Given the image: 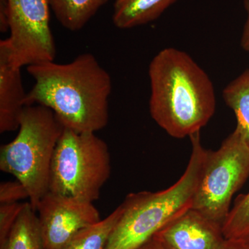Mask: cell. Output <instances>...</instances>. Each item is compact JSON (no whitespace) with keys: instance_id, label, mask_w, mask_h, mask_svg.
Masks as SVG:
<instances>
[{"instance_id":"obj_20","label":"cell","mask_w":249,"mask_h":249,"mask_svg":"<svg viewBox=\"0 0 249 249\" xmlns=\"http://www.w3.org/2000/svg\"><path fill=\"white\" fill-rule=\"evenodd\" d=\"M0 29L3 33H6L9 30V18L6 0H0Z\"/></svg>"},{"instance_id":"obj_17","label":"cell","mask_w":249,"mask_h":249,"mask_svg":"<svg viewBox=\"0 0 249 249\" xmlns=\"http://www.w3.org/2000/svg\"><path fill=\"white\" fill-rule=\"evenodd\" d=\"M26 203L0 204V245L9 235Z\"/></svg>"},{"instance_id":"obj_18","label":"cell","mask_w":249,"mask_h":249,"mask_svg":"<svg viewBox=\"0 0 249 249\" xmlns=\"http://www.w3.org/2000/svg\"><path fill=\"white\" fill-rule=\"evenodd\" d=\"M29 198L27 188L20 181H4L0 184V204H13Z\"/></svg>"},{"instance_id":"obj_16","label":"cell","mask_w":249,"mask_h":249,"mask_svg":"<svg viewBox=\"0 0 249 249\" xmlns=\"http://www.w3.org/2000/svg\"><path fill=\"white\" fill-rule=\"evenodd\" d=\"M226 240L249 244V192L237 196L222 225Z\"/></svg>"},{"instance_id":"obj_1","label":"cell","mask_w":249,"mask_h":249,"mask_svg":"<svg viewBox=\"0 0 249 249\" xmlns=\"http://www.w3.org/2000/svg\"><path fill=\"white\" fill-rule=\"evenodd\" d=\"M35 83L27 106L52 109L65 128L96 133L109 122L111 79L92 53L80 54L68 63L41 62L27 67Z\"/></svg>"},{"instance_id":"obj_5","label":"cell","mask_w":249,"mask_h":249,"mask_svg":"<svg viewBox=\"0 0 249 249\" xmlns=\"http://www.w3.org/2000/svg\"><path fill=\"white\" fill-rule=\"evenodd\" d=\"M110 173V154L103 139L64 129L52 160L49 191L93 203Z\"/></svg>"},{"instance_id":"obj_14","label":"cell","mask_w":249,"mask_h":249,"mask_svg":"<svg viewBox=\"0 0 249 249\" xmlns=\"http://www.w3.org/2000/svg\"><path fill=\"white\" fill-rule=\"evenodd\" d=\"M222 95L235 114V130L249 147V69L231 82L224 88Z\"/></svg>"},{"instance_id":"obj_4","label":"cell","mask_w":249,"mask_h":249,"mask_svg":"<svg viewBox=\"0 0 249 249\" xmlns=\"http://www.w3.org/2000/svg\"><path fill=\"white\" fill-rule=\"evenodd\" d=\"M64 129L52 109L40 105L27 106L16 138L0 149V170L25 186L35 211L49 191L52 160Z\"/></svg>"},{"instance_id":"obj_22","label":"cell","mask_w":249,"mask_h":249,"mask_svg":"<svg viewBox=\"0 0 249 249\" xmlns=\"http://www.w3.org/2000/svg\"><path fill=\"white\" fill-rule=\"evenodd\" d=\"M137 249H167L161 242L155 237H152L151 240L147 241L144 245L141 246Z\"/></svg>"},{"instance_id":"obj_19","label":"cell","mask_w":249,"mask_h":249,"mask_svg":"<svg viewBox=\"0 0 249 249\" xmlns=\"http://www.w3.org/2000/svg\"><path fill=\"white\" fill-rule=\"evenodd\" d=\"M244 6L247 13V19L241 37V46L244 50L249 52V0H244Z\"/></svg>"},{"instance_id":"obj_2","label":"cell","mask_w":249,"mask_h":249,"mask_svg":"<svg viewBox=\"0 0 249 249\" xmlns=\"http://www.w3.org/2000/svg\"><path fill=\"white\" fill-rule=\"evenodd\" d=\"M150 112L170 136L191 137L215 111V93L207 73L183 51L165 48L149 65Z\"/></svg>"},{"instance_id":"obj_15","label":"cell","mask_w":249,"mask_h":249,"mask_svg":"<svg viewBox=\"0 0 249 249\" xmlns=\"http://www.w3.org/2000/svg\"><path fill=\"white\" fill-rule=\"evenodd\" d=\"M122 211L121 204L107 217L78 232L62 249H106Z\"/></svg>"},{"instance_id":"obj_8","label":"cell","mask_w":249,"mask_h":249,"mask_svg":"<svg viewBox=\"0 0 249 249\" xmlns=\"http://www.w3.org/2000/svg\"><path fill=\"white\" fill-rule=\"evenodd\" d=\"M44 249H62L80 231L101 220L93 203L49 191L37 211Z\"/></svg>"},{"instance_id":"obj_12","label":"cell","mask_w":249,"mask_h":249,"mask_svg":"<svg viewBox=\"0 0 249 249\" xmlns=\"http://www.w3.org/2000/svg\"><path fill=\"white\" fill-rule=\"evenodd\" d=\"M30 203H26L0 249H44L38 217Z\"/></svg>"},{"instance_id":"obj_9","label":"cell","mask_w":249,"mask_h":249,"mask_svg":"<svg viewBox=\"0 0 249 249\" xmlns=\"http://www.w3.org/2000/svg\"><path fill=\"white\" fill-rule=\"evenodd\" d=\"M154 237L167 249H220L226 239L222 225L188 209Z\"/></svg>"},{"instance_id":"obj_3","label":"cell","mask_w":249,"mask_h":249,"mask_svg":"<svg viewBox=\"0 0 249 249\" xmlns=\"http://www.w3.org/2000/svg\"><path fill=\"white\" fill-rule=\"evenodd\" d=\"M199 132L190 137L189 163L175 184L164 191L130 193L126 196L106 249H137L191 209L207 151L201 145Z\"/></svg>"},{"instance_id":"obj_10","label":"cell","mask_w":249,"mask_h":249,"mask_svg":"<svg viewBox=\"0 0 249 249\" xmlns=\"http://www.w3.org/2000/svg\"><path fill=\"white\" fill-rule=\"evenodd\" d=\"M21 69L10 58L9 49L0 41V132L19 129V121L27 107V93L23 87Z\"/></svg>"},{"instance_id":"obj_21","label":"cell","mask_w":249,"mask_h":249,"mask_svg":"<svg viewBox=\"0 0 249 249\" xmlns=\"http://www.w3.org/2000/svg\"><path fill=\"white\" fill-rule=\"evenodd\" d=\"M220 249H249V244L240 241L226 240Z\"/></svg>"},{"instance_id":"obj_6","label":"cell","mask_w":249,"mask_h":249,"mask_svg":"<svg viewBox=\"0 0 249 249\" xmlns=\"http://www.w3.org/2000/svg\"><path fill=\"white\" fill-rule=\"evenodd\" d=\"M249 177V147L235 130L216 151L207 150L192 209L223 225L234 194Z\"/></svg>"},{"instance_id":"obj_11","label":"cell","mask_w":249,"mask_h":249,"mask_svg":"<svg viewBox=\"0 0 249 249\" xmlns=\"http://www.w3.org/2000/svg\"><path fill=\"white\" fill-rule=\"evenodd\" d=\"M178 0H114L112 21L121 29L155 20Z\"/></svg>"},{"instance_id":"obj_13","label":"cell","mask_w":249,"mask_h":249,"mask_svg":"<svg viewBox=\"0 0 249 249\" xmlns=\"http://www.w3.org/2000/svg\"><path fill=\"white\" fill-rule=\"evenodd\" d=\"M109 0H49L60 24L71 31H79Z\"/></svg>"},{"instance_id":"obj_7","label":"cell","mask_w":249,"mask_h":249,"mask_svg":"<svg viewBox=\"0 0 249 249\" xmlns=\"http://www.w3.org/2000/svg\"><path fill=\"white\" fill-rule=\"evenodd\" d=\"M10 36L4 42L10 58L22 68L55 61L49 0H6Z\"/></svg>"}]
</instances>
